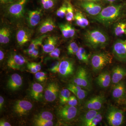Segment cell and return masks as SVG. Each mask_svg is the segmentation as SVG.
<instances>
[{
    "label": "cell",
    "instance_id": "cell-21",
    "mask_svg": "<svg viewBox=\"0 0 126 126\" xmlns=\"http://www.w3.org/2000/svg\"><path fill=\"white\" fill-rule=\"evenodd\" d=\"M126 77V69L125 68L118 66L113 69L111 82L116 84L121 82Z\"/></svg>",
    "mask_w": 126,
    "mask_h": 126
},
{
    "label": "cell",
    "instance_id": "cell-32",
    "mask_svg": "<svg viewBox=\"0 0 126 126\" xmlns=\"http://www.w3.org/2000/svg\"><path fill=\"white\" fill-rule=\"evenodd\" d=\"M43 9L49 10L54 7L56 4V0H39Z\"/></svg>",
    "mask_w": 126,
    "mask_h": 126
},
{
    "label": "cell",
    "instance_id": "cell-14",
    "mask_svg": "<svg viewBox=\"0 0 126 126\" xmlns=\"http://www.w3.org/2000/svg\"><path fill=\"white\" fill-rule=\"evenodd\" d=\"M105 101L103 95H97L91 98L86 102L85 106L89 110L98 111L101 109Z\"/></svg>",
    "mask_w": 126,
    "mask_h": 126
},
{
    "label": "cell",
    "instance_id": "cell-45",
    "mask_svg": "<svg viewBox=\"0 0 126 126\" xmlns=\"http://www.w3.org/2000/svg\"><path fill=\"white\" fill-rule=\"evenodd\" d=\"M35 79L39 82H42L44 81L43 78L41 75L40 72H37L35 74Z\"/></svg>",
    "mask_w": 126,
    "mask_h": 126
},
{
    "label": "cell",
    "instance_id": "cell-28",
    "mask_svg": "<svg viewBox=\"0 0 126 126\" xmlns=\"http://www.w3.org/2000/svg\"><path fill=\"white\" fill-rule=\"evenodd\" d=\"M11 38V32L9 28L2 27L0 30V43L6 44L10 42Z\"/></svg>",
    "mask_w": 126,
    "mask_h": 126
},
{
    "label": "cell",
    "instance_id": "cell-23",
    "mask_svg": "<svg viewBox=\"0 0 126 126\" xmlns=\"http://www.w3.org/2000/svg\"><path fill=\"white\" fill-rule=\"evenodd\" d=\"M97 83L102 88H106L110 86L111 81V77L108 72H102L96 79Z\"/></svg>",
    "mask_w": 126,
    "mask_h": 126
},
{
    "label": "cell",
    "instance_id": "cell-36",
    "mask_svg": "<svg viewBox=\"0 0 126 126\" xmlns=\"http://www.w3.org/2000/svg\"><path fill=\"white\" fill-rule=\"evenodd\" d=\"M79 47L75 42H72L69 45L67 48L68 54L70 55L76 54Z\"/></svg>",
    "mask_w": 126,
    "mask_h": 126
},
{
    "label": "cell",
    "instance_id": "cell-43",
    "mask_svg": "<svg viewBox=\"0 0 126 126\" xmlns=\"http://www.w3.org/2000/svg\"><path fill=\"white\" fill-rule=\"evenodd\" d=\"M27 67L28 69L33 73L35 74L37 72H38V71L36 70L33 64L32 63H27Z\"/></svg>",
    "mask_w": 126,
    "mask_h": 126
},
{
    "label": "cell",
    "instance_id": "cell-41",
    "mask_svg": "<svg viewBox=\"0 0 126 126\" xmlns=\"http://www.w3.org/2000/svg\"><path fill=\"white\" fill-rule=\"evenodd\" d=\"M60 64V62L58 61H55L52 63L50 66V71L53 73L58 72Z\"/></svg>",
    "mask_w": 126,
    "mask_h": 126
},
{
    "label": "cell",
    "instance_id": "cell-35",
    "mask_svg": "<svg viewBox=\"0 0 126 126\" xmlns=\"http://www.w3.org/2000/svg\"><path fill=\"white\" fill-rule=\"evenodd\" d=\"M53 116L51 112L48 111L43 112L35 117V119H42L46 121H52Z\"/></svg>",
    "mask_w": 126,
    "mask_h": 126
},
{
    "label": "cell",
    "instance_id": "cell-5",
    "mask_svg": "<svg viewBox=\"0 0 126 126\" xmlns=\"http://www.w3.org/2000/svg\"><path fill=\"white\" fill-rule=\"evenodd\" d=\"M73 83L86 90H91L92 85L90 78L86 68L83 67H79L73 79Z\"/></svg>",
    "mask_w": 126,
    "mask_h": 126
},
{
    "label": "cell",
    "instance_id": "cell-49",
    "mask_svg": "<svg viewBox=\"0 0 126 126\" xmlns=\"http://www.w3.org/2000/svg\"><path fill=\"white\" fill-rule=\"evenodd\" d=\"M4 103V98H3V97L0 96V110L2 109Z\"/></svg>",
    "mask_w": 126,
    "mask_h": 126
},
{
    "label": "cell",
    "instance_id": "cell-20",
    "mask_svg": "<svg viewBox=\"0 0 126 126\" xmlns=\"http://www.w3.org/2000/svg\"><path fill=\"white\" fill-rule=\"evenodd\" d=\"M23 84L22 78L19 74L15 73L12 75L7 81V88L12 91L18 90Z\"/></svg>",
    "mask_w": 126,
    "mask_h": 126
},
{
    "label": "cell",
    "instance_id": "cell-15",
    "mask_svg": "<svg viewBox=\"0 0 126 126\" xmlns=\"http://www.w3.org/2000/svg\"><path fill=\"white\" fill-rule=\"evenodd\" d=\"M33 107V105L31 102L25 100H19L16 102L14 106L15 112L22 116L29 111Z\"/></svg>",
    "mask_w": 126,
    "mask_h": 126
},
{
    "label": "cell",
    "instance_id": "cell-46",
    "mask_svg": "<svg viewBox=\"0 0 126 126\" xmlns=\"http://www.w3.org/2000/svg\"><path fill=\"white\" fill-rule=\"evenodd\" d=\"M32 63L36 70L38 72L40 71L41 69V65L40 63H35V62H32Z\"/></svg>",
    "mask_w": 126,
    "mask_h": 126
},
{
    "label": "cell",
    "instance_id": "cell-3",
    "mask_svg": "<svg viewBox=\"0 0 126 126\" xmlns=\"http://www.w3.org/2000/svg\"><path fill=\"white\" fill-rule=\"evenodd\" d=\"M29 0H16L6 5L5 11L10 17L19 19L24 16L25 7Z\"/></svg>",
    "mask_w": 126,
    "mask_h": 126
},
{
    "label": "cell",
    "instance_id": "cell-22",
    "mask_svg": "<svg viewBox=\"0 0 126 126\" xmlns=\"http://www.w3.org/2000/svg\"><path fill=\"white\" fill-rule=\"evenodd\" d=\"M59 27L62 35L65 38H71L76 34V30L69 23L59 24Z\"/></svg>",
    "mask_w": 126,
    "mask_h": 126
},
{
    "label": "cell",
    "instance_id": "cell-11",
    "mask_svg": "<svg viewBox=\"0 0 126 126\" xmlns=\"http://www.w3.org/2000/svg\"><path fill=\"white\" fill-rule=\"evenodd\" d=\"M76 107L67 105L61 108L58 111V115L65 121H71L76 117L78 113Z\"/></svg>",
    "mask_w": 126,
    "mask_h": 126
},
{
    "label": "cell",
    "instance_id": "cell-48",
    "mask_svg": "<svg viewBox=\"0 0 126 126\" xmlns=\"http://www.w3.org/2000/svg\"><path fill=\"white\" fill-rule=\"evenodd\" d=\"M16 0H0V2L1 4H7L13 2Z\"/></svg>",
    "mask_w": 126,
    "mask_h": 126
},
{
    "label": "cell",
    "instance_id": "cell-30",
    "mask_svg": "<svg viewBox=\"0 0 126 126\" xmlns=\"http://www.w3.org/2000/svg\"><path fill=\"white\" fill-rule=\"evenodd\" d=\"M75 55L79 61L86 63H88L89 55L84 48L79 47L78 51Z\"/></svg>",
    "mask_w": 126,
    "mask_h": 126
},
{
    "label": "cell",
    "instance_id": "cell-31",
    "mask_svg": "<svg viewBox=\"0 0 126 126\" xmlns=\"http://www.w3.org/2000/svg\"><path fill=\"white\" fill-rule=\"evenodd\" d=\"M67 13L65 16V19L68 22H72L74 20L75 14L73 7L70 1H67Z\"/></svg>",
    "mask_w": 126,
    "mask_h": 126
},
{
    "label": "cell",
    "instance_id": "cell-52",
    "mask_svg": "<svg viewBox=\"0 0 126 126\" xmlns=\"http://www.w3.org/2000/svg\"><path fill=\"white\" fill-rule=\"evenodd\" d=\"M40 73L41 75L43 78V80H44V81H45L46 78V74L45 72H40Z\"/></svg>",
    "mask_w": 126,
    "mask_h": 126
},
{
    "label": "cell",
    "instance_id": "cell-1",
    "mask_svg": "<svg viewBox=\"0 0 126 126\" xmlns=\"http://www.w3.org/2000/svg\"><path fill=\"white\" fill-rule=\"evenodd\" d=\"M126 15V5L121 3L103 8L97 15L93 16V19L94 21L108 26L121 20Z\"/></svg>",
    "mask_w": 126,
    "mask_h": 126
},
{
    "label": "cell",
    "instance_id": "cell-40",
    "mask_svg": "<svg viewBox=\"0 0 126 126\" xmlns=\"http://www.w3.org/2000/svg\"><path fill=\"white\" fill-rule=\"evenodd\" d=\"M60 49L58 48H56L53 51L49 53L48 58L53 59H58L59 58L60 54Z\"/></svg>",
    "mask_w": 126,
    "mask_h": 126
},
{
    "label": "cell",
    "instance_id": "cell-50",
    "mask_svg": "<svg viewBox=\"0 0 126 126\" xmlns=\"http://www.w3.org/2000/svg\"><path fill=\"white\" fill-rule=\"evenodd\" d=\"M104 2H107V3H114V2H117V1H119L122 0H103Z\"/></svg>",
    "mask_w": 126,
    "mask_h": 126
},
{
    "label": "cell",
    "instance_id": "cell-26",
    "mask_svg": "<svg viewBox=\"0 0 126 126\" xmlns=\"http://www.w3.org/2000/svg\"><path fill=\"white\" fill-rule=\"evenodd\" d=\"M44 88L40 84L33 83L31 86L30 94L33 99L38 101L42 97Z\"/></svg>",
    "mask_w": 126,
    "mask_h": 126
},
{
    "label": "cell",
    "instance_id": "cell-47",
    "mask_svg": "<svg viewBox=\"0 0 126 126\" xmlns=\"http://www.w3.org/2000/svg\"><path fill=\"white\" fill-rule=\"evenodd\" d=\"M0 126H11V125L8 122L4 120H1L0 121Z\"/></svg>",
    "mask_w": 126,
    "mask_h": 126
},
{
    "label": "cell",
    "instance_id": "cell-9",
    "mask_svg": "<svg viewBox=\"0 0 126 126\" xmlns=\"http://www.w3.org/2000/svg\"><path fill=\"white\" fill-rule=\"evenodd\" d=\"M27 63V60L24 56L17 54H12L7 60V65L13 70H18Z\"/></svg>",
    "mask_w": 126,
    "mask_h": 126
},
{
    "label": "cell",
    "instance_id": "cell-25",
    "mask_svg": "<svg viewBox=\"0 0 126 126\" xmlns=\"http://www.w3.org/2000/svg\"><path fill=\"white\" fill-rule=\"evenodd\" d=\"M113 32L116 36L121 37L126 36V21L120 20L115 23Z\"/></svg>",
    "mask_w": 126,
    "mask_h": 126
},
{
    "label": "cell",
    "instance_id": "cell-37",
    "mask_svg": "<svg viewBox=\"0 0 126 126\" xmlns=\"http://www.w3.org/2000/svg\"><path fill=\"white\" fill-rule=\"evenodd\" d=\"M102 116L99 112H98L94 118L87 123L85 126H96L99 124L102 121Z\"/></svg>",
    "mask_w": 126,
    "mask_h": 126
},
{
    "label": "cell",
    "instance_id": "cell-2",
    "mask_svg": "<svg viewBox=\"0 0 126 126\" xmlns=\"http://www.w3.org/2000/svg\"><path fill=\"white\" fill-rule=\"evenodd\" d=\"M84 39L86 45L92 49L105 47L109 41L107 34L98 29L87 31L84 35Z\"/></svg>",
    "mask_w": 126,
    "mask_h": 126
},
{
    "label": "cell",
    "instance_id": "cell-13",
    "mask_svg": "<svg viewBox=\"0 0 126 126\" xmlns=\"http://www.w3.org/2000/svg\"><path fill=\"white\" fill-rule=\"evenodd\" d=\"M32 31L26 28H21L18 30L16 33V40L20 46H23L31 39Z\"/></svg>",
    "mask_w": 126,
    "mask_h": 126
},
{
    "label": "cell",
    "instance_id": "cell-19",
    "mask_svg": "<svg viewBox=\"0 0 126 126\" xmlns=\"http://www.w3.org/2000/svg\"><path fill=\"white\" fill-rule=\"evenodd\" d=\"M56 25L52 18H46L41 22L38 28V32L41 35L45 34L53 31L56 28Z\"/></svg>",
    "mask_w": 126,
    "mask_h": 126
},
{
    "label": "cell",
    "instance_id": "cell-7",
    "mask_svg": "<svg viewBox=\"0 0 126 126\" xmlns=\"http://www.w3.org/2000/svg\"><path fill=\"white\" fill-rule=\"evenodd\" d=\"M113 54L118 60L121 62L126 61V39L116 41L112 47Z\"/></svg>",
    "mask_w": 126,
    "mask_h": 126
},
{
    "label": "cell",
    "instance_id": "cell-10",
    "mask_svg": "<svg viewBox=\"0 0 126 126\" xmlns=\"http://www.w3.org/2000/svg\"><path fill=\"white\" fill-rule=\"evenodd\" d=\"M79 5L87 14L93 16L97 15L103 9L102 5L97 2L82 1Z\"/></svg>",
    "mask_w": 126,
    "mask_h": 126
},
{
    "label": "cell",
    "instance_id": "cell-18",
    "mask_svg": "<svg viewBox=\"0 0 126 126\" xmlns=\"http://www.w3.org/2000/svg\"><path fill=\"white\" fill-rule=\"evenodd\" d=\"M42 12L40 9L34 10L29 11L27 18V23L29 27L33 28L40 22Z\"/></svg>",
    "mask_w": 126,
    "mask_h": 126
},
{
    "label": "cell",
    "instance_id": "cell-24",
    "mask_svg": "<svg viewBox=\"0 0 126 126\" xmlns=\"http://www.w3.org/2000/svg\"><path fill=\"white\" fill-rule=\"evenodd\" d=\"M46 37H47V35L46 34L42 35L32 40L28 48L26 50L28 54L31 56L34 50L39 48V46H42L44 40Z\"/></svg>",
    "mask_w": 126,
    "mask_h": 126
},
{
    "label": "cell",
    "instance_id": "cell-42",
    "mask_svg": "<svg viewBox=\"0 0 126 126\" xmlns=\"http://www.w3.org/2000/svg\"><path fill=\"white\" fill-rule=\"evenodd\" d=\"M67 103L69 106L76 107L78 104V100L75 96H70Z\"/></svg>",
    "mask_w": 126,
    "mask_h": 126
},
{
    "label": "cell",
    "instance_id": "cell-8",
    "mask_svg": "<svg viewBox=\"0 0 126 126\" xmlns=\"http://www.w3.org/2000/svg\"><path fill=\"white\" fill-rule=\"evenodd\" d=\"M112 96L117 103H123L126 100V86L122 81L115 84L112 92Z\"/></svg>",
    "mask_w": 126,
    "mask_h": 126
},
{
    "label": "cell",
    "instance_id": "cell-27",
    "mask_svg": "<svg viewBox=\"0 0 126 126\" xmlns=\"http://www.w3.org/2000/svg\"><path fill=\"white\" fill-rule=\"evenodd\" d=\"M76 25L82 28H85L89 24L88 19L80 11L76 12L75 14V19Z\"/></svg>",
    "mask_w": 126,
    "mask_h": 126
},
{
    "label": "cell",
    "instance_id": "cell-12",
    "mask_svg": "<svg viewBox=\"0 0 126 126\" xmlns=\"http://www.w3.org/2000/svg\"><path fill=\"white\" fill-rule=\"evenodd\" d=\"M74 70V63L71 60H64L60 62L58 72L63 77L71 76L73 74Z\"/></svg>",
    "mask_w": 126,
    "mask_h": 126
},
{
    "label": "cell",
    "instance_id": "cell-33",
    "mask_svg": "<svg viewBox=\"0 0 126 126\" xmlns=\"http://www.w3.org/2000/svg\"><path fill=\"white\" fill-rule=\"evenodd\" d=\"M70 92L68 89H64L61 90L60 96V103L63 104L67 103L70 96Z\"/></svg>",
    "mask_w": 126,
    "mask_h": 126
},
{
    "label": "cell",
    "instance_id": "cell-16",
    "mask_svg": "<svg viewBox=\"0 0 126 126\" xmlns=\"http://www.w3.org/2000/svg\"><path fill=\"white\" fill-rule=\"evenodd\" d=\"M59 92V86L58 84L52 82L48 85L45 92V98L46 101L49 102L54 101L58 96Z\"/></svg>",
    "mask_w": 126,
    "mask_h": 126
},
{
    "label": "cell",
    "instance_id": "cell-39",
    "mask_svg": "<svg viewBox=\"0 0 126 126\" xmlns=\"http://www.w3.org/2000/svg\"><path fill=\"white\" fill-rule=\"evenodd\" d=\"M34 124L38 126H52L53 125L52 121H46L38 119H35Z\"/></svg>",
    "mask_w": 126,
    "mask_h": 126
},
{
    "label": "cell",
    "instance_id": "cell-17",
    "mask_svg": "<svg viewBox=\"0 0 126 126\" xmlns=\"http://www.w3.org/2000/svg\"><path fill=\"white\" fill-rule=\"evenodd\" d=\"M58 40V37L57 36H47L45 39L42 45L43 52L46 53L52 52L56 48Z\"/></svg>",
    "mask_w": 126,
    "mask_h": 126
},
{
    "label": "cell",
    "instance_id": "cell-6",
    "mask_svg": "<svg viewBox=\"0 0 126 126\" xmlns=\"http://www.w3.org/2000/svg\"><path fill=\"white\" fill-rule=\"evenodd\" d=\"M107 119L110 126H121L124 122V111L115 107H110L107 113Z\"/></svg>",
    "mask_w": 126,
    "mask_h": 126
},
{
    "label": "cell",
    "instance_id": "cell-51",
    "mask_svg": "<svg viewBox=\"0 0 126 126\" xmlns=\"http://www.w3.org/2000/svg\"><path fill=\"white\" fill-rule=\"evenodd\" d=\"M4 52H3L2 50L1 49L0 50V61H2L3 60V59L4 58Z\"/></svg>",
    "mask_w": 126,
    "mask_h": 126
},
{
    "label": "cell",
    "instance_id": "cell-29",
    "mask_svg": "<svg viewBox=\"0 0 126 126\" xmlns=\"http://www.w3.org/2000/svg\"><path fill=\"white\" fill-rule=\"evenodd\" d=\"M99 112L97 110H89L86 113L82 119V123L83 126H86V124L92 120L94 117Z\"/></svg>",
    "mask_w": 126,
    "mask_h": 126
},
{
    "label": "cell",
    "instance_id": "cell-38",
    "mask_svg": "<svg viewBox=\"0 0 126 126\" xmlns=\"http://www.w3.org/2000/svg\"><path fill=\"white\" fill-rule=\"evenodd\" d=\"M70 91L73 93L80 100H82L84 99L87 94V91L83 89L79 90H71Z\"/></svg>",
    "mask_w": 126,
    "mask_h": 126
},
{
    "label": "cell",
    "instance_id": "cell-34",
    "mask_svg": "<svg viewBox=\"0 0 126 126\" xmlns=\"http://www.w3.org/2000/svg\"><path fill=\"white\" fill-rule=\"evenodd\" d=\"M67 1H66L63 3L61 7L58 9L56 12V16L61 18H64L67 13Z\"/></svg>",
    "mask_w": 126,
    "mask_h": 126
},
{
    "label": "cell",
    "instance_id": "cell-53",
    "mask_svg": "<svg viewBox=\"0 0 126 126\" xmlns=\"http://www.w3.org/2000/svg\"><path fill=\"white\" fill-rule=\"evenodd\" d=\"M83 1H92V2H97L101 1V0H82Z\"/></svg>",
    "mask_w": 126,
    "mask_h": 126
},
{
    "label": "cell",
    "instance_id": "cell-4",
    "mask_svg": "<svg viewBox=\"0 0 126 126\" xmlns=\"http://www.w3.org/2000/svg\"><path fill=\"white\" fill-rule=\"evenodd\" d=\"M111 55L106 52H98L94 54L91 57V64L94 72L101 70L112 61Z\"/></svg>",
    "mask_w": 126,
    "mask_h": 126
},
{
    "label": "cell",
    "instance_id": "cell-44",
    "mask_svg": "<svg viewBox=\"0 0 126 126\" xmlns=\"http://www.w3.org/2000/svg\"><path fill=\"white\" fill-rule=\"evenodd\" d=\"M39 48H37L34 50L33 51L31 57L34 58H38L39 55Z\"/></svg>",
    "mask_w": 126,
    "mask_h": 126
}]
</instances>
